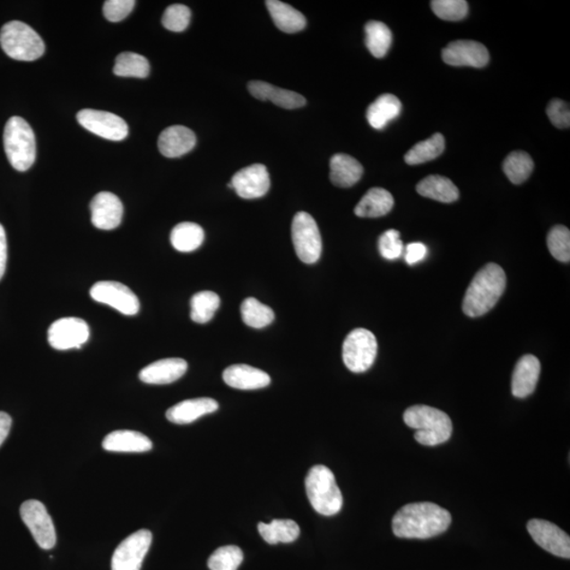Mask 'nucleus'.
I'll return each mask as SVG.
<instances>
[{
  "label": "nucleus",
  "instance_id": "f257e3e1",
  "mask_svg": "<svg viewBox=\"0 0 570 570\" xmlns=\"http://www.w3.org/2000/svg\"><path fill=\"white\" fill-rule=\"evenodd\" d=\"M448 510L433 503L405 505L394 515L392 530L402 539H430L446 531L451 524Z\"/></svg>",
  "mask_w": 570,
  "mask_h": 570
},
{
  "label": "nucleus",
  "instance_id": "f03ea898",
  "mask_svg": "<svg viewBox=\"0 0 570 570\" xmlns=\"http://www.w3.org/2000/svg\"><path fill=\"white\" fill-rule=\"evenodd\" d=\"M506 289V274L500 265L489 263L483 267L467 289L462 312L469 317H479L497 304Z\"/></svg>",
  "mask_w": 570,
  "mask_h": 570
},
{
  "label": "nucleus",
  "instance_id": "7ed1b4c3",
  "mask_svg": "<svg viewBox=\"0 0 570 570\" xmlns=\"http://www.w3.org/2000/svg\"><path fill=\"white\" fill-rule=\"evenodd\" d=\"M405 424L417 430L414 438L424 446H437L449 441L453 426L448 415L429 406L410 407L403 413Z\"/></svg>",
  "mask_w": 570,
  "mask_h": 570
},
{
  "label": "nucleus",
  "instance_id": "20e7f679",
  "mask_svg": "<svg viewBox=\"0 0 570 570\" xmlns=\"http://www.w3.org/2000/svg\"><path fill=\"white\" fill-rule=\"evenodd\" d=\"M306 490L315 512L325 516L341 512L343 497L334 473L324 465L314 466L306 478Z\"/></svg>",
  "mask_w": 570,
  "mask_h": 570
},
{
  "label": "nucleus",
  "instance_id": "39448f33",
  "mask_svg": "<svg viewBox=\"0 0 570 570\" xmlns=\"http://www.w3.org/2000/svg\"><path fill=\"white\" fill-rule=\"evenodd\" d=\"M5 154L12 168L27 171L37 159V141L31 126L21 117H12L4 132Z\"/></svg>",
  "mask_w": 570,
  "mask_h": 570
},
{
  "label": "nucleus",
  "instance_id": "423d86ee",
  "mask_svg": "<svg viewBox=\"0 0 570 570\" xmlns=\"http://www.w3.org/2000/svg\"><path fill=\"white\" fill-rule=\"evenodd\" d=\"M0 46L9 57L22 62L37 61L45 53V43L27 23L12 21L0 30Z\"/></svg>",
  "mask_w": 570,
  "mask_h": 570
},
{
  "label": "nucleus",
  "instance_id": "0eeeda50",
  "mask_svg": "<svg viewBox=\"0 0 570 570\" xmlns=\"http://www.w3.org/2000/svg\"><path fill=\"white\" fill-rule=\"evenodd\" d=\"M378 344L369 330L355 329L347 336L342 347V359L348 369L364 373L376 359Z\"/></svg>",
  "mask_w": 570,
  "mask_h": 570
},
{
  "label": "nucleus",
  "instance_id": "6e6552de",
  "mask_svg": "<svg viewBox=\"0 0 570 570\" xmlns=\"http://www.w3.org/2000/svg\"><path fill=\"white\" fill-rule=\"evenodd\" d=\"M292 239L297 256L302 263H317L322 256L323 240L318 225L310 213H296L292 224Z\"/></svg>",
  "mask_w": 570,
  "mask_h": 570
},
{
  "label": "nucleus",
  "instance_id": "1a4fd4ad",
  "mask_svg": "<svg viewBox=\"0 0 570 570\" xmlns=\"http://www.w3.org/2000/svg\"><path fill=\"white\" fill-rule=\"evenodd\" d=\"M21 516L41 549L55 548L56 527L43 503L37 500L23 503L21 507Z\"/></svg>",
  "mask_w": 570,
  "mask_h": 570
},
{
  "label": "nucleus",
  "instance_id": "9d476101",
  "mask_svg": "<svg viewBox=\"0 0 570 570\" xmlns=\"http://www.w3.org/2000/svg\"><path fill=\"white\" fill-rule=\"evenodd\" d=\"M91 298L115 310L134 316L140 311V300L126 285L117 281H99L91 289Z\"/></svg>",
  "mask_w": 570,
  "mask_h": 570
},
{
  "label": "nucleus",
  "instance_id": "9b49d317",
  "mask_svg": "<svg viewBox=\"0 0 570 570\" xmlns=\"http://www.w3.org/2000/svg\"><path fill=\"white\" fill-rule=\"evenodd\" d=\"M151 542L152 534L146 530L136 531L125 539L112 556L111 570H141Z\"/></svg>",
  "mask_w": 570,
  "mask_h": 570
},
{
  "label": "nucleus",
  "instance_id": "f8f14e48",
  "mask_svg": "<svg viewBox=\"0 0 570 570\" xmlns=\"http://www.w3.org/2000/svg\"><path fill=\"white\" fill-rule=\"evenodd\" d=\"M91 337L89 325L81 318L66 317L56 320L48 331V341L53 349L67 351L81 349Z\"/></svg>",
  "mask_w": 570,
  "mask_h": 570
},
{
  "label": "nucleus",
  "instance_id": "ddd939ff",
  "mask_svg": "<svg viewBox=\"0 0 570 570\" xmlns=\"http://www.w3.org/2000/svg\"><path fill=\"white\" fill-rule=\"evenodd\" d=\"M77 121L88 132L106 140L122 141L129 133L126 122L110 112L84 109L77 114Z\"/></svg>",
  "mask_w": 570,
  "mask_h": 570
},
{
  "label": "nucleus",
  "instance_id": "4468645a",
  "mask_svg": "<svg viewBox=\"0 0 570 570\" xmlns=\"http://www.w3.org/2000/svg\"><path fill=\"white\" fill-rule=\"evenodd\" d=\"M242 199L252 200L264 197L269 193L271 179L263 164H253L236 172L229 184Z\"/></svg>",
  "mask_w": 570,
  "mask_h": 570
},
{
  "label": "nucleus",
  "instance_id": "2eb2a0df",
  "mask_svg": "<svg viewBox=\"0 0 570 570\" xmlns=\"http://www.w3.org/2000/svg\"><path fill=\"white\" fill-rule=\"evenodd\" d=\"M527 531L540 548L556 557L569 559L570 538L560 527L548 521L533 519L528 522Z\"/></svg>",
  "mask_w": 570,
  "mask_h": 570
},
{
  "label": "nucleus",
  "instance_id": "dca6fc26",
  "mask_svg": "<svg viewBox=\"0 0 570 570\" xmlns=\"http://www.w3.org/2000/svg\"><path fill=\"white\" fill-rule=\"evenodd\" d=\"M489 58L487 48L473 40H456L443 50L444 62L454 67L483 68Z\"/></svg>",
  "mask_w": 570,
  "mask_h": 570
},
{
  "label": "nucleus",
  "instance_id": "f3484780",
  "mask_svg": "<svg viewBox=\"0 0 570 570\" xmlns=\"http://www.w3.org/2000/svg\"><path fill=\"white\" fill-rule=\"evenodd\" d=\"M91 221L95 228L112 230L120 227L124 207L117 195L102 192L95 195L91 204Z\"/></svg>",
  "mask_w": 570,
  "mask_h": 570
},
{
  "label": "nucleus",
  "instance_id": "a211bd4d",
  "mask_svg": "<svg viewBox=\"0 0 570 570\" xmlns=\"http://www.w3.org/2000/svg\"><path fill=\"white\" fill-rule=\"evenodd\" d=\"M197 144V138L187 127L171 126L163 130L159 136V151L166 158H180L192 151Z\"/></svg>",
  "mask_w": 570,
  "mask_h": 570
},
{
  "label": "nucleus",
  "instance_id": "6ab92c4d",
  "mask_svg": "<svg viewBox=\"0 0 570 570\" xmlns=\"http://www.w3.org/2000/svg\"><path fill=\"white\" fill-rule=\"evenodd\" d=\"M541 364L533 355H525L518 361L514 371L512 391L514 397L525 399L536 390Z\"/></svg>",
  "mask_w": 570,
  "mask_h": 570
},
{
  "label": "nucleus",
  "instance_id": "aec40b11",
  "mask_svg": "<svg viewBox=\"0 0 570 570\" xmlns=\"http://www.w3.org/2000/svg\"><path fill=\"white\" fill-rule=\"evenodd\" d=\"M248 91L254 98L260 100H270L284 109L301 108L307 104L305 97H302L301 94L272 86L263 81L249 82Z\"/></svg>",
  "mask_w": 570,
  "mask_h": 570
},
{
  "label": "nucleus",
  "instance_id": "412c9836",
  "mask_svg": "<svg viewBox=\"0 0 570 570\" xmlns=\"http://www.w3.org/2000/svg\"><path fill=\"white\" fill-rule=\"evenodd\" d=\"M187 362L181 358H166L152 362L140 372V379L148 384H168L177 382L187 371Z\"/></svg>",
  "mask_w": 570,
  "mask_h": 570
},
{
  "label": "nucleus",
  "instance_id": "4be33fe9",
  "mask_svg": "<svg viewBox=\"0 0 570 570\" xmlns=\"http://www.w3.org/2000/svg\"><path fill=\"white\" fill-rule=\"evenodd\" d=\"M224 383L239 390H258L271 384L269 374L247 365H234L223 372Z\"/></svg>",
  "mask_w": 570,
  "mask_h": 570
},
{
  "label": "nucleus",
  "instance_id": "5701e85b",
  "mask_svg": "<svg viewBox=\"0 0 570 570\" xmlns=\"http://www.w3.org/2000/svg\"><path fill=\"white\" fill-rule=\"evenodd\" d=\"M219 403L209 397L201 399L187 400L177 403L166 412V418L171 423L177 425H186L194 423V420L204 417V415L216 412Z\"/></svg>",
  "mask_w": 570,
  "mask_h": 570
},
{
  "label": "nucleus",
  "instance_id": "b1692460",
  "mask_svg": "<svg viewBox=\"0 0 570 570\" xmlns=\"http://www.w3.org/2000/svg\"><path fill=\"white\" fill-rule=\"evenodd\" d=\"M103 448L110 453H142L152 449V443L140 432L117 430L104 438Z\"/></svg>",
  "mask_w": 570,
  "mask_h": 570
},
{
  "label": "nucleus",
  "instance_id": "393cba45",
  "mask_svg": "<svg viewBox=\"0 0 570 570\" xmlns=\"http://www.w3.org/2000/svg\"><path fill=\"white\" fill-rule=\"evenodd\" d=\"M330 169L332 183L341 188L352 187L364 175V168L358 160L344 153L332 157Z\"/></svg>",
  "mask_w": 570,
  "mask_h": 570
},
{
  "label": "nucleus",
  "instance_id": "a878e982",
  "mask_svg": "<svg viewBox=\"0 0 570 570\" xmlns=\"http://www.w3.org/2000/svg\"><path fill=\"white\" fill-rule=\"evenodd\" d=\"M394 206V198L388 190L371 188L356 205L355 215L360 218H379L387 215Z\"/></svg>",
  "mask_w": 570,
  "mask_h": 570
},
{
  "label": "nucleus",
  "instance_id": "bb28decb",
  "mask_svg": "<svg viewBox=\"0 0 570 570\" xmlns=\"http://www.w3.org/2000/svg\"><path fill=\"white\" fill-rule=\"evenodd\" d=\"M272 21L279 30L285 33H297L302 31L307 26L304 14L288 4L279 0H269L265 3Z\"/></svg>",
  "mask_w": 570,
  "mask_h": 570
},
{
  "label": "nucleus",
  "instance_id": "cd10ccee",
  "mask_svg": "<svg viewBox=\"0 0 570 570\" xmlns=\"http://www.w3.org/2000/svg\"><path fill=\"white\" fill-rule=\"evenodd\" d=\"M402 105L393 94H383L367 108V122L374 129L382 130L401 115Z\"/></svg>",
  "mask_w": 570,
  "mask_h": 570
},
{
  "label": "nucleus",
  "instance_id": "c85d7f7f",
  "mask_svg": "<svg viewBox=\"0 0 570 570\" xmlns=\"http://www.w3.org/2000/svg\"><path fill=\"white\" fill-rule=\"evenodd\" d=\"M418 193L425 198H429L442 203H453L459 199V189L448 177L433 175L425 177L417 186Z\"/></svg>",
  "mask_w": 570,
  "mask_h": 570
},
{
  "label": "nucleus",
  "instance_id": "c756f323",
  "mask_svg": "<svg viewBox=\"0 0 570 570\" xmlns=\"http://www.w3.org/2000/svg\"><path fill=\"white\" fill-rule=\"evenodd\" d=\"M260 536L266 543H293L300 536V527L292 520H272L270 524L259 522Z\"/></svg>",
  "mask_w": 570,
  "mask_h": 570
},
{
  "label": "nucleus",
  "instance_id": "7c9ffc66",
  "mask_svg": "<svg viewBox=\"0 0 570 570\" xmlns=\"http://www.w3.org/2000/svg\"><path fill=\"white\" fill-rule=\"evenodd\" d=\"M204 237V230L200 225L192 222H183L177 224L172 229L170 242L177 252L190 253L202 246Z\"/></svg>",
  "mask_w": 570,
  "mask_h": 570
},
{
  "label": "nucleus",
  "instance_id": "2f4dec72",
  "mask_svg": "<svg viewBox=\"0 0 570 570\" xmlns=\"http://www.w3.org/2000/svg\"><path fill=\"white\" fill-rule=\"evenodd\" d=\"M366 45L371 55L382 58L387 55L392 44V33L382 22L371 21L365 27Z\"/></svg>",
  "mask_w": 570,
  "mask_h": 570
},
{
  "label": "nucleus",
  "instance_id": "473e14b6",
  "mask_svg": "<svg viewBox=\"0 0 570 570\" xmlns=\"http://www.w3.org/2000/svg\"><path fill=\"white\" fill-rule=\"evenodd\" d=\"M445 151V138L441 134H436L430 139L418 142L405 156L408 165H419L432 161L441 156Z\"/></svg>",
  "mask_w": 570,
  "mask_h": 570
},
{
  "label": "nucleus",
  "instance_id": "72a5a7b5",
  "mask_svg": "<svg viewBox=\"0 0 570 570\" xmlns=\"http://www.w3.org/2000/svg\"><path fill=\"white\" fill-rule=\"evenodd\" d=\"M241 315L243 323L254 329H263L275 320L274 311L252 297L242 302Z\"/></svg>",
  "mask_w": 570,
  "mask_h": 570
},
{
  "label": "nucleus",
  "instance_id": "f704fd0d",
  "mask_svg": "<svg viewBox=\"0 0 570 570\" xmlns=\"http://www.w3.org/2000/svg\"><path fill=\"white\" fill-rule=\"evenodd\" d=\"M220 302H221L220 297L211 290L194 294L190 301V307H192L190 318L200 324L210 323L218 311Z\"/></svg>",
  "mask_w": 570,
  "mask_h": 570
},
{
  "label": "nucleus",
  "instance_id": "c9c22d12",
  "mask_svg": "<svg viewBox=\"0 0 570 570\" xmlns=\"http://www.w3.org/2000/svg\"><path fill=\"white\" fill-rule=\"evenodd\" d=\"M114 73L122 77L146 79L151 73V65L144 56L133 52H124L116 59Z\"/></svg>",
  "mask_w": 570,
  "mask_h": 570
},
{
  "label": "nucleus",
  "instance_id": "e433bc0d",
  "mask_svg": "<svg viewBox=\"0 0 570 570\" xmlns=\"http://www.w3.org/2000/svg\"><path fill=\"white\" fill-rule=\"evenodd\" d=\"M534 164L530 154L524 151H514L505 159L503 169L510 182L524 183L532 174Z\"/></svg>",
  "mask_w": 570,
  "mask_h": 570
},
{
  "label": "nucleus",
  "instance_id": "4c0bfd02",
  "mask_svg": "<svg viewBox=\"0 0 570 570\" xmlns=\"http://www.w3.org/2000/svg\"><path fill=\"white\" fill-rule=\"evenodd\" d=\"M242 562L243 552L238 546H223L211 556L209 568L211 570H237Z\"/></svg>",
  "mask_w": 570,
  "mask_h": 570
},
{
  "label": "nucleus",
  "instance_id": "58836bf2",
  "mask_svg": "<svg viewBox=\"0 0 570 570\" xmlns=\"http://www.w3.org/2000/svg\"><path fill=\"white\" fill-rule=\"evenodd\" d=\"M550 254L557 261L568 263L570 261V231L563 225L552 228L548 236Z\"/></svg>",
  "mask_w": 570,
  "mask_h": 570
},
{
  "label": "nucleus",
  "instance_id": "ea45409f",
  "mask_svg": "<svg viewBox=\"0 0 570 570\" xmlns=\"http://www.w3.org/2000/svg\"><path fill=\"white\" fill-rule=\"evenodd\" d=\"M431 8L439 19L448 22L464 20L469 11L465 0H433Z\"/></svg>",
  "mask_w": 570,
  "mask_h": 570
},
{
  "label": "nucleus",
  "instance_id": "a19ab883",
  "mask_svg": "<svg viewBox=\"0 0 570 570\" xmlns=\"http://www.w3.org/2000/svg\"><path fill=\"white\" fill-rule=\"evenodd\" d=\"M192 12L184 4H171L165 10L162 23L172 32H182L189 26Z\"/></svg>",
  "mask_w": 570,
  "mask_h": 570
},
{
  "label": "nucleus",
  "instance_id": "79ce46f5",
  "mask_svg": "<svg viewBox=\"0 0 570 570\" xmlns=\"http://www.w3.org/2000/svg\"><path fill=\"white\" fill-rule=\"evenodd\" d=\"M400 236V231L389 229L379 237L378 249L384 259L395 260L402 256L403 243Z\"/></svg>",
  "mask_w": 570,
  "mask_h": 570
},
{
  "label": "nucleus",
  "instance_id": "37998d69",
  "mask_svg": "<svg viewBox=\"0 0 570 570\" xmlns=\"http://www.w3.org/2000/svg\"><path fill=\"white\" fill-rule=\"evenodd\" d=\"M134 5V0H107L104 4L103 13L109 22H121L132 13Z\"/></svg>",
  "mask_w": 570,
  "mask_h": 570
},
{
  "label": "nucleus",
  "instance_id": "c03bdc74",
  "mask_svg": "<svg viewBox=\"0 0 570 570\" xmlns=\"http://www.w3.org/2000/svg\"><path fill=\"white\" fill-rule=\"evenodd\" d=\"M548 116L550 122L555 127L559 129H566L570 126V111L569 105L564 100L556 99H552L548 107Z\"/></svg>",
  "mask_w": 570,
  "mask_h": 570
},
{
  "label": "nucleus",
  "instance_id": "a18cd8bd",
  "mask_svg": "<svg viewBox=\"0 0 570 570\" xmlns=\"http://www.w3.org/2000/svg\"><path fill=\"white\" fill-rule=\"evenodd\" d=\"M427 255V247L423 243L413 242L406 246L405 260L409 265L417 264Z\"/></svg>",
  "mask_w": 570,
  "mask_h": 570
},
{
  "label": "nucleus",
  "instance_id": "49530a36",
  "mask_svg": "<svg viewBox=\"0 0 570 570\" xmlns=\"http://www.w3.org/2000/svg\"><path fill=\"white\" fill-rule=\"evenodd\" d=\"M8 259V245L7 236H5V230L2 224H0V281H2L4 272L5 266H7Z\"/></svg>",
  "mask_w": 570,
  "mask_h": 570
},
{
  "label": "nucleus",
  "instance_id": "de8ad7c7",
  "mask_svg": "<svg viewBox=\"0 0 570 570\" xmlns=\"http://www.w3.org/2000/svg\"><path fill=\"white\" fill-rule=\"evenodd\" d=\"M12 426V419L9 414L0 412V446L8 437Z\"/></svg>",
  "mask_w": 570,
  "mask_h": 570
}]
</instances>
